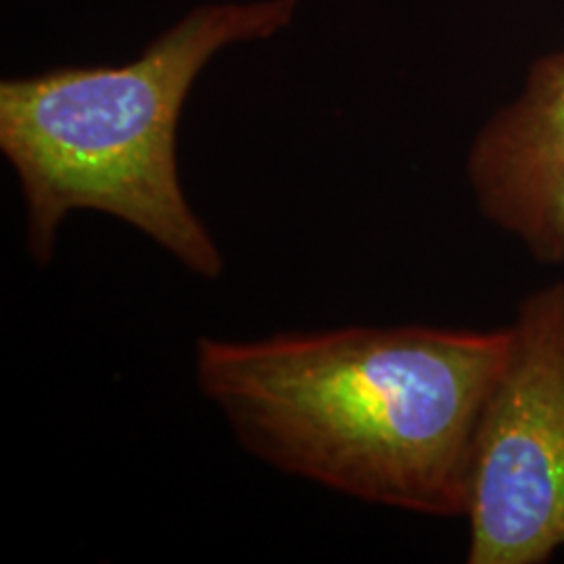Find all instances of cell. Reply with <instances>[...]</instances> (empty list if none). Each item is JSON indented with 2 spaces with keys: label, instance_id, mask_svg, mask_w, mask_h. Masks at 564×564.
I'll return each mask as SVG.
<instances>
[{
  "label": "cell",
  "instance_id": "1",
  "mask_svg": "<svg viewBox=\"0 0 564 564\" xmlns=\"http://www.w3.org/2000/svg\"><path fill=\"white\" fill-rule=\"evenodd\" d=\"M508 351V324L347 326L203 337L195 375L263 463L368 505L464 519L475 435Z\"/></svg>",
  "mask_w": 564,
  "mask_h": 564
},
{
  "label": "cell",
  "instance_id": "2",
  "mask_svg": "<svg viewBox=\"0 0 564 564\" xmlns=\"http://www.w3.org/2000/svg\"><path fill=\"white\" fill-rule=\"evenodd\" d=\"M297 0L205 4L118 67H57L0 84V149L20 178L25 247L53 260L72 212L134 226L203 279L224 260L182 191L178 121L207 61L286 28Z\"/></svg>",
  "mask_w": 564,
  "mask_h": 564
},
{
  "label": "cell",
  "instance_id": "3",
  "mask_svg": "<svg viewBox=\"0 0 564 564\" xmlns=\"http://www.w3.org/2000/svg\"><path fill=\"white\" fill-rule=\"evenodd\" d=\"M473 445L468 564H547L564 547V281L517 305Z\"/></svg>",
  "mask_w": 564,
  "mask_h": 564
},
{
  "label": "cell",
  "instance_id": "4",
  "mask_svg": "<svg viewBox=\"0 0 564 564\" xmlns=\"http://www.w3.org/2000/svg\"><path fill=\"white\" fill-rule=\"evenodd\" d=\"M466 178L485 220L529 258L564 265V48L533 61L475 134Z\"/></svg>",
  "mask_w": 564,
  "mask_h": 564
}]
</instances>
